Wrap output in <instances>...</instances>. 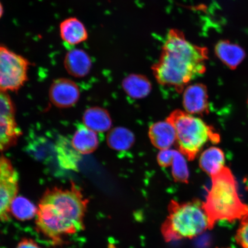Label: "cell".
Masks as SVG:
<instances>
[{
    "label": "cell",
    "instance_id": "1",
    "mask_svg": "<svg viewBox=\"0 0 248 248\" xmlns=\"http://www.w3.org/2000/svg\"><path fill=\"white\" fill-rule=\"evenodd\" d=\"M89 201L71 184L69 188L48 189L40 200L36 214L38 231L55 243L84 229Z\"/></svg>",
    "mask_w": 248,
    "mask_h": 248
},
{
    "label": "cell",
    "instance_id": "2",
    "mask_svg": "<svg viewBox=\"0 0 248 248\" xmlns=\"http://www.w3.org/2000/svg\"><path fill=\"white\" fill-rule=\"evenodd\" d=\"M208 49L189 42L184 32L169 31L159 61L152 69L158 83L181 93L195 78L206 71Z\"/></svg>",
    "mask_w": 248,
    "mask_h": 248
},
{
    "label": "cell",
    "instance_id": "3",
    "mask_svg": "<svg viewBox=\"0 0 248 248\" xmlns=\"http://www.w3.org/2000/svg\"><path fill=\"white\" fill-rule=\"evenodd\" d=\"M203 202L211 229L220 221L232 222L248 214V204L243 202L238 195L236 180L226 167L212 177V186Z\"/></svg>",
    "mask_w": 248,
    "mask_h": 248
},
{
    "label": "cell",
    "instance_id": "4",
    "mask_svg": "<svg viewBox=\"0 0 248 248\" xmlns=\"http://www.w3.org/2000/svg\"><path fill=\"white\" fill-rule=\"evenodd\" d=\"M168 211L169 215L161 228L167 242L192 239L211 230L210 219L203 202L194 200L179 203L171 201Z\"/></svg>",
    "mask_w": 248,
    "mask_h": 248
},
{
    "label": "cell",
    "instance_id": "5",
    "mask_svg": "<svg viewBox=\"0 0 248 248\" xmlns=\"http://www.w3.org/2000/svg\"><path fill=\"white\" fill-rule=\"evenodd\" d=\"M174 126L179 151L193 160L207 142H217L219 136L200 118L175 110L167 119Z\"/></svg>",
    "mask_w": 248,
    "mask_h": 248
},
{
    "label": "cell",
    "instance_id": "6",
    "mask_svg": "<svg viewBox=\"0 0 248 248\" xmlns=\"http://www.w3.org/2000/svg\"><path fill=\"white\" fill-rule=\"evenodd\" d=\"M29 60L0 46V91H17L28 79Z\"/></svg>",
    "mask_w": 248,
    "mask_h": 248
},
{
    "label": "cell",
    "instance_id": "7",
    "mask_svg": "<svg viewBox=\"0 0 248 248\" xmlns=\"http://www.w3.org/2000/svg\"><path fill=\"white\" fill-rule=\"evenodd\" d=\"M21 135L13 102L6 92L0 91V151L13 146Z\"/></svg>",
    "mask_w": 248,
    "mask_h": 248
},
{
    "label": "cell",
    "instance_id": "8",
    "mask_svg": "<svg viewBox=\"0 0 248 248\" xmlns=\"http://www.w3.org/2000/svg\"><path fill=\"white\" fill-rule=\"evenodd\" d=\"M18 175L10 160L0 157V218L9 212L11 204L17 196Z\"/></svg>",
    "mask_w": 248,
    "mask_h": 248
},
{
    "label": "cell",
    "instance_id": "9",
    "mask_svg": "<svg viewBox=\"0 0 248 248\" xmlns=\"http://www.w3.org/2000/svg\"><path fill=\"white\" fill-rule=\"evenodd\" d=\"M49 94L52 103L61 108L74 106L80 97L78 86L73 80L66 78L55 80Z\"/></svg>",
    "mask_w": 248,
    "mask_h": 248
},
{
    "label": "cell",
    "instance_id": "10",
    "mask_svg": "<svg viewBox=\"0 0 248 248\" xmlns=\"http://www.w3.org/2000/svg\"><path fill=\"white\" fill-rule=\"evenodd\" d=\"M183 104L189 114H204L208 112L209 102L207 88L201 83H195L185 90Z\"/></svg>",
    "mask_w": 248,
    "mask_h": 248
},
{
    "label": "cell",
    "instance_id": "11",
    "mask_svg": "<svg viewBox=\"0 0 248 248\" xmlns=\"http://www.w3.org/2000/svg\"><path fill=\"white\" fill-rule=\"evenodd\" d=\"M64 64L67 72L77 78L88 75L92 66L89 55L80 49H73L68 51L65 56Z\"/></svg>",
    "mask_w": 248,
    "mask_h": 248
},
{
    "label": "cell",
    "instance_id": "12",
    "mask_svg": "<svg viewBox=\"0 0 248 248\" xmlns=\"http://www.w3.org/2000/svg\"><path fill=\"white\" fill-rule=\"evenodd\" d=\"M152 144L161 150L169 149L176 140L174 126L168 120L153 124L149 130Z\"/></svg>",
    "mask_w": 248,
    "mask_h": 248
},
{
    "label": "cell",
    "instance_id": "13",
    "mask_svg": "<svg viewBox=\"0 0 248 248\" xmlns=\"http://www.w3.org/2000/svg\"><path fill=\"white\" fill-rule=\"evenodd\" d=\"M215 51L219 60L232 70L236 69L246 56L241 46L227 40H221L217 43Z\"/></svg>",
    "mask_w": 248,
    "mask_h": 248
},
{
    "label": "cell",
    "instance_id": "14",
    "mask_svg": "<svg viewBox=\"0 0 248 248\" xmlns=\"http://www.w3.org/2000/svg\"><path fill=\"white\" fill-rule=\"evenodd\" d=\"M60 35L65 44L76 46L88 39V32L84 24L76 17L67 18L60 24Z\"/></svg>",
    "mask_w": 248,
    "mask_h": 248
},
{
    "label": "cell",
    "instance_id": "15",
    "mask_svg": "<svg viewBox=\"0 0 248 248\" xmlns=\"http://www.w3.org/2000/svg\"><path fill=\"white\" fill-rule=\"evenodd\" d=\"M71 143L78 153L87 155L96 150L99 141L96 132L84 124H80L78 126Z\"/></svg>",
    "mask_w": 248,
    "mask_h": 248
},
{
    "label": "cell",
    "instance_id": "16",
    "mask_svg": "<svg viewBox=\"0 0 248 248\" xmlns=\"http://www.w3.org/2000/svg\"><path fill=\"white\" fill-rule=\"evenodd\" d=\"M225 158L224 152L215 147H210L201 154L200 166L207 175L215 176L225 168Z\"/></svg>",
    "mask_w": 248,
    "mask_h": 248
},
{
    "label": "cell",
    "instance_id": "17",
    "mask_svg": "<svg viewBox=\"0 0 248 248\" xmlns=\"http://www.w3.org/2000/svg\"><path fill=\"white\" fill-rule=\"evenodd\" d=\"M83 123L95 132H106L112 124L107 110L100 107H93L86 110L83 114Z\"/></svg>",
    "mask_w": 248,
    "mask_h": 248
},
{
    "label": "cell",
    "instance_id": "18",
    "mask_svg": "<svg viewBox=\"0 0 248 248\" xmlns=\"http://www.w3.org/2000/svg\"><path fill=\"white\" fill-rule=\"evenodd\" d=\"M123 88L129 97L141 99L150 94L152 85L147 77L140 74H131L123 80Z\"/></svg>",
    "mask_w": 248,
    "mask_h": 248
},
{
    "label": "cell",
    "instance_id": "19",
    "mask_svg": "<svg viewBox=\"0 0 248 248\" xmlns=\"http://www.w3.org/2000/svg\"><path fill=\"white\" fill-rule=\"evenodd\" d=\"M135 140L134 134L130 130L123 127L111 129L107 137L108 146L117 151L128 150L134 144Z\"/></svg>",
    "mask_w": 248,
    "mask_h": 248
},
{
    "label": "cell",
    "instance_id": "20",
    "mask_svg": "<svg viewBox=\"0 0 248 248\" xmlns=\"http://www.w3.org/2000/svg\"><path fill=\"white\" fill-rule=\"evenodd\" d=\"M9 212L19 221H29L36 215L38 208L27 198L16 196L12 202Z\"/></svg>",
    "mask_w": 248,
    "mask_h": 248
},
{
    "label": "cell",
    "instance_id": "21",
    "mask_svg": "<svg viewBox=\"0 0 248 248\" xmlns=\"http://www.w3.org/2000/svg\"><path fill=\"white\" fill-rule=\"evenodd\" d=\"M171 166L172 176L175 181L188 183L189 171L187 164L181 152L175 150Z\"/></svg>",
    "mask_w": 248,
    "mask_h": 248
},
{
    "label": "cell",
    "instance_id": "22",
    "mask_svg": "<svg viewBox=\"0 0 248 248\" xmlns=\"http://www.w3.org/2000/svg\"><path fill=\"white\" fill-rule=\"evenodd\" d=\"M235 234V240L240 248H248V214L240 220Z\"/></svg>",
    "mask_w": 248,
    "mask_h": 248
},
{
    "label": "cell",
    "instance_id": "23",
    "mask_svg": "<svg viewBox=\"0 0 248 248\" xmlns=\"http://www.w3.org/2000/svg\"><path fill=\"white\" fill-rule=\"evenodd\" d=\"M174 153L175 150H170V148L161 150L157 156L158 163L163 167L171 166Z\"/></svg>",
    "mask_w": 248,
    "mask_h": 248
},
{
    "label": "cell",
    "instance_id": "24",
    "mask_svg": "<svg viewBox=\"0 0 248 248\" xmlns=\"http://www.w3.org/2000/svg\"><path fill=\"white\" fill-rule=\"evenodd\" d=\"M16 248H42L32 239L24 238L21 240Z\"/></svg>",
    "mask_w": 248,
    "mask_h": 248
},
{
    "label": "cell",
    "instance_id": "25",
    "mask_svg": "<svg viewBox=\"0 0 248 248\" xmlns=\"http://www.w3.org/2000/svg\"><path fill=\"white\" fill-rule=\"evenodd\" d=\"M3 13H4V9H3L2 4L0 2V18H1Z\"/></svg>",
    "mask_w": 248,
    "mask_h": 248
},
{
    "label": "cell",
    "instance_id": "26",
    "mask_svg": "<svg viewBox=\"0 0 248 248\" xmlns=\"http://www.w3.org/2000/svg\"></svg>",
    "mask_w": 248,
    "mask_h": 248
},
{
    "label": "cell",
    "instance_id": "27",
    "mask_svg": "<svg viewBox=\"0 0 248 248\" xmlns=\"http://www.w3.org/2000/svg\"></svg>",
    "mask_w": 248,
    "mask_h": 248
}]
</instances>
